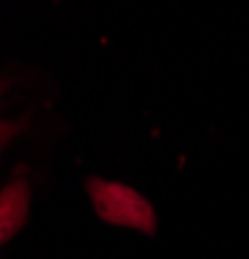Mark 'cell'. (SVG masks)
<instances>
[{
    "instance_id": "6da1fadb",
    "label": "cell",
    "mask_w": 249,
    "mask_h": 259,
    "mask_svg": "<svg viewBox=\"0 0 249 259\" xmlns=\"http://www.w3.org/2000/svg\"><path fill=\"white\" fill-rule=\"evenodd\" d=\"M29 212V187L24 182H11L0 192V246L8 244L21 231Z\"/></svg>"
}]
</instances>
